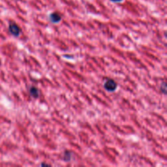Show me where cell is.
I'll use <instances>...</instances> for the list:
<instances>
[{
	"mask_svg": "<svg viewBox=\"0 0 167 167\" xmlns=\"http://www.w3.org/2000/svg\"><path fill=\"white\" fill-rule=\"evenodd\" d=\"M71 152H65L64 154V160L65 161H69L71 160Z\"/></svg>",
	"mask_w": 167,
	"mask_h": 167,
	"instance_id": "5",
	"label": "cell"
},
{
	"mask_svg": "<svg viewBox=\"0 0 167 167\" xmlns=\"http://www.w3.org/2000/svg\"><path fill=\"white\" fill-rule=\"evenodd\" d=\"M162 86H163V87H162V88L161 87V89L162 90L163 93L165 94V93H166V91H165V89H166V85H165V83H162Z\"/></svg>",
	"mask_w": 167,
	"mask_h": 167,
	"instance_id": "6",
	"label": "cell"
},
{
	"mask_svg": "<svg viewBox=\"0 0 167 167\" xmlns=\"http://www.w3.org/2000/svg\"><path fill=\"white\" fill-rule=\"evenodd\" d=\"M9 32L12 34L15 37H18V36L20 35V29L19 28V26L15 24H10L9 25Z\"/></svg>",
	"mask_w": 167,
	"mask_h": 167,
	"instance_id": "2",
	"label": "cell"
},
{
	"mask_svg": "<svg viewBox=\"0 0 167 167\" xmlns=\"http://www.w3.org/2000/svg\"><path fill=\"white\" fill-rule=\"evenodd\" d=\"M117 87H118L117 83L115 81L113 80V79H109V80L106 81L105 84H104L105 89L109 92H115V90L117 89Z\"/></svg>",
	"mask_w": 167,
	"mask_h": 167,
	"instance_id": "1",
	"label": "cell"
},
{
	"mask_svg": "<svg viewBox=\"0 0 167 167\" xmlns=\"http://www.w3.org/2000/svg\"><path fill=\"white\" fill-rule=\"evenodd\" d=\"M29 95L33 97V98H38V90L34 87H32L29 88Z\"/></svg>",
	"mask_w": 167,
	"mask_h": 167,
	"instance_id": "4",
	"label": "cell"
},
{
	"mask_svg": "<svg viewBox=\"0 0 167 167\" xmlns=\"http://www.w3.org/2000/svg\"><path fill=\"white\" fill-rule=\"evenodd\" d=\"M110 1H112V2H122V0H110Z\"/></svg>",
	"mask_w": 167,
	"mask_h": 167,
	"instance_id": "7",
	"label": "cell"
},
{
	"mask_svg": "<svg viewBox=\"0 0 167 167\" xmlns=\"http://www.w3.org/2000/svg\"><path fill=\"white\" fill-rule=\"evenodd\" d=\"M49 20L51 23L56 24V23H59L61 20V16L58 13L54 12V13H51L49 16Z\"/></svg>",
	"mask_w": 167,
	"mask_h": 167,
	"instance_id": "3",
	"label": "cell"
},
{
	"mask_svg": "<svg viewBox=\"0 0 167 167\" xmlns=\"http://www.w3.org/2000/svg\"><path fill=\"white\" fill-rule=\"evenodd\" d=\"M41 165H42V166H44V165H47V166H49V164H45V163H42V164H41Z\"/></svg>",
	"mask_w": 167,
	"mask_h": 167,
	"instance_id": "8",
	"label": "cell"
}]
</instances>
